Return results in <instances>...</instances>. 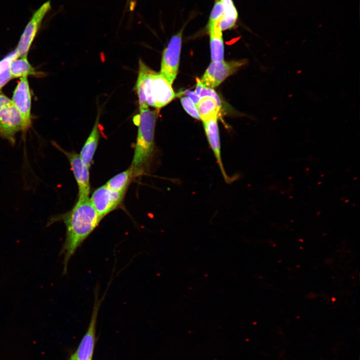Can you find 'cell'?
Returning <instances> with one entry per match:
<instances>
[{"label": "cell", "mask_w": 360, "mask_h": 360, "mask_svg": "<svg viewBox=\"0 0 360 360\" xmlns=\"http://www.w3.org/2000/svg\"><path fill=\"white\" fill-rule=\"evenodd\" d=\"M102 218L97 213L88 198L78 200L70 211L50 220L48 224L61 220L66 227V238L60 252L63 257L64 274L67 272L72 257Z\"/></svg>", "instance_id": "obj_1"}, {"label": "cell", "mask_w": 360, "mask_h": 360, "mask_svg": "<svg viewBox=\"0 0 360 360\" xmlns=\"http://www.w3.org/2000/svg\"><path fill=\"white\" fill-rule=\"evenodd\" d=\"M135 90L140 108L152 106L158 110L176 96L169 82L160 72L150 68L140 58Z\"/></svg>", "instance_id": "obj_2"}, {"label": "cell", "mask_w": 360, "mask_h": 360, "mask_svg": "<svg viewBox=\"0 0 360 360\" xmlns=\"http://www.w3.org/2000/svg\"><path fill=\"white\" fill-rule=\"evenodd\" d=\"M158 113V109L140 108V114L134 121L138 126L134 157L131 164L134 176L142 174L151 160L154 148L155 126Z\"/></svg>", "instance_id": "obj_3"}, {"label": "cell", "mask_w": 360, "mask_h": 360, "mask_svg": "<svg viewBox=\"0 0 360 360\" xmlns=\"http://www.w3.org/2000/svg\"><path fill=\"white\" fill-rule=\"evenodd\" d=\"M106 292L98 298V288H95L94 300L90 320L87 331L83 336L76 352L69 360H92L96 342V330L97 318L100 306L105 297Z\"/></svg>", "instance_id": "obj_4"}, {"label": "cell", "mask_w": 360, "mask_h": 360, "mask_svg": "<svg viewBox=\"0 0 360 360\" xmlns=\"http://www.w3.org/2000/svg\"><path fill=\"white\" fill-rule=\"evenodd\" d=\"M183 28L173 36L164 50L160 73L172 84L178 70Z\"/></svg>", "instance_id": "obj_5"}, {"label": "cell", "mask_w": 360, "mask_h": 360, "mask_svg": "<svg viewBox=\"0 0 360 360\" xmlns=\"http://www.w3.org/2000/svg\"><path fill=\"white\" fill-rule=\"evenodd\" d=\"M246 62L244 60L225 62H212L200 79V83L213 88L219 86L227 78L236 72Z\"/></svg>", "instance_id": "obj_6"}, {"label": "cell", "mask_w": 360, "mask_h": 360, "mask_svg": "<svg viewBox=\"0 0 360 360\" xmlns=\"http://www.w3.org/2000/svg\"><path fill=\"white\" fill-rule=\"evenodd\" d=\"M51 9L50 0L43 4L32 14L15 50L18 57L28 56L30 46L40 28L42 20Z\"/></svg>", "instance_id": "obj_7"}, {"label": "cell", "mask_w": 360, "mask_h": 360, "mask_svg": "<svg viewBox=\"0 0 360 360\" xmlns=\"http://www.w3.org/2000/svg\"><path fill=\"white\" fill-rule=\"evenodd\" d=\"M124 196V192L112 190L104 184L96 189L90 200L98 215L104 218L120 204Z\"/></svg>", "instance_id": "obj_8"}, {"label": "cell", "mask_w": 360, "mask_h": 360, "mask_svg": "<svg viewBox=\"0 0 360 360\" xmlns=\"http://www.w3.org/2000/svg\"><path fill=\"white\" fill-rule=\"evenodd\" d=\"M21 130H24L22 116L11 102L0 110V136L14 144L16 134Z\"/></svg>", "instance_id": "obj_9"}, {"label": "cell", "mask_w": 360, "mask_h": 360, "mask_svg": "<svg viewBox=\"0 0 360 360\" xmlns=\"http://www.w3.org/2000/svg\"><path fill=\"white\" fill-rule=\"evenodd\" d=\"M55 146L66 155L70 162L78 186V200L88 198L90 192L89 168L83 162L78 154L67 152L56 144Z\"/></svg>", "instance_id": "obj_10"}, {"label": "cell", "mask_w": 360, "mask_h": 360, "mask_svg": "<svg viewBox=\"0 0 360 360\" xmlns=\"http://www.w3.org/2000/svg\"><path fill=\"white\" fill-rule=\"evenodd\" d=\"M12 104L20 113L24 130L31 125V95L28 77L22 78L13 93Z\"/></svg>", "instance_id": "obj_11"}, {"label": "cell", "mask_w": 360, "mask_h": 360, "mask_svg": "<svg viewBox=\"0 0 360 360\" xmlns=\"http://www.w3.org/2000/svg\"><path fill=\"white\" fill-rule=\"evenodd\" d=\"M202 122L208 144L220 168L222 174L225 180L229 182L230 180L226 174L222 162L218 118L205 120L202 121Z\"/></svg>", "instance_id": "obj_12"}, {"label": "cell", "mask_w": 360, "mask_h": 360, "mask_svg": "<svg viewBox=\"0 0 360 360\" xmlns=\"http://www.w3.org/2000/svg\"><path fill=\"white\" fill-rule=\"evenodd\" d=\"M100 112L97 114L92 131L88 137L80 154V156L83 162L89 168L96 150L100 138Z\"/></svg>", "instance_id": "obj_13"}, {"label": "cell", "mask_w": 360, "mask_h": 360, "mask_svg": "<svg viewBox=\"0 0 360 360\" xmlns=\"http://www.w3.org/2000/svg\"><path fill=\"white\" fill-rule=\"evenodd\" d=\"M222 4L223 12L218 24V28L222 32L235 27L238 14L233 0H220Z\"/></svg>", "instance_id": "obj_14"}, {"label": "cell", "mask_w": 360, "mask_h": 360, "mask_svg": "<svg viewBox=\"0 0 360 360\" xmlns=\"http://www.w3.org/2000/svg\"><path fill=\"white\" fill-rule=\"evenodd\" d=\"M196 107L202 121L218 118L221 108L214 98L207 96L201 98Z\"/></svg>", "instance_id": "obj_15"}, {"label": "cell", "mask_w": 360, "mask_h": 360, "mask_svg": "<svg viewBox=\"0 0 360 360\" xmlns=\"http://www.w3.org/2000/svg\"><path fill=\"white\" fill-rule=\"evenodd\" d=\"M12 78L28 77L30 75H36V72L28 60V56L15 58L10 66Z\"/></svg>", "instance_id": "obj_16"}, {"label": "cell", "mask_w": 360, "mask_h": 360, "mask_svg": "<svg viewBox=\"0 0 360 360\" xmlns=\"http://www.w3.org/2000/svg\"><path fill=\"white\" fill-rule=\"evenodd\" d=\"M133 176V170L130 166L126 170L111 178L106 185L112 190L125 192Z\"/></svg>", "instance_id": "obj_17"}, {"label": "cell", "mask_w": 360, "mask_h": 360, "mask_svg": "<svg viewBox=\"0 0 360 360\" xmlns=\"http://www.w3.org/2000/svg\"><path fill=\"white\" fill-rule=\"evenodd\" d=\"M210 35L211 58L212 62L224 60V42L222 32L214 31L208 32Z\"/></svg>", "instance_id": "obj_18"}, {"label": "cell", "mask_w": 360, "mask_h": 360, "mask_svg": "<svg viewBox=\"0 0 360 360\" xmlns=\"http://www.w3.org/2000/svg\"><path fill=\"white\" fill-rule=\"evenodd\" d=\"M18 57L14 50L0 61V88L12 78L10 72V66L12 62Z\"/></svg>", "instance_id": "obj_19"}, {"label": "cell", "mask_w": 360, "mask_h": 360, "mask_svg": "<svg viewBox=\"0 0 360 360\" xmlns=\"http://www.w3.org/2000/svg\"><path fill=\"white\" fill-rule=\"evenodd\" d=\"M222 12L223 8L222 2L220 0H216L210 12L206 25L208 32L216 30H220L218 28V24L222 17Z\"/></svg>", "instance_id": "obj_20"}, {"label": "cell", "mask_w": 360, "mask_h": 360, "mask_svg": "<svg viewBox=\"0 0 360 360\" xmlns=\"http://www.w3.org/2000/svg\"><path fill=\"white\" fill-rule=\"evenodd\" d=\"M195 92L200 98L207 96L214 98L221 106V101L217 93L213 88L202 85L198 78H196V86Z\"/></svg>", "instance_id": "obj_21"}, {"label": "cell", "mask_w": 360, "mask_h": 360, "mask_svg": "<svg viewBox=\"0 0 360 360\" xmlns=\"http://www.w3.org/2000/svg\"><path fill=\"white\" fill-rule=\"evenodd\" d=\"M180 101L184 108L188 114L194 118L200 120L196 105L188 97L183 96Z\"/></svg>", "instance_id": "obj_22"}, {"label": "cell", "mask_w": 360, "mask_h": 360, "mask_svg": "<svg viewBox=\"0 0 360 360\" xmlns=\"http://www.w3.org/2000/svg\"><path fill=\"white\" fill-rule=\"evenodd\" d=\"M186 96L188 97L196 105L201 98L195 91L186 90L184 92Z\"/></svg>", "instance_id": "obj_23"}, {"label": "cell", "mask_w": 360, "mask_h": 360, "mask_svg": "<svg viewBox=\"0 0 360 360\" xmlns=\"http://www.w3.org/2000/svg\"><path fill=\"white\" fill-rule=\"evenodd\" d=\"M12 100L6 96L0 94V110L4 106L11 103Z\"/></svg>", "instance_id": "obj_24"}, {"label": "cell", "mask_w": 360, "mask_h": 360, "mask_svg": "<svg viewBox=\"0 0 360 360\" xmlns=\"http://www.w3.org/2000/svg\"><path fill=\"white\" fill-rule=\"evenodd\" d=\"M130 0V8L131 10H133L135 4H134V3L133 2V0Z\"/></svg>", "instance_id": "obj_25"}, {"label": "cell", "mask_w": 360, "mask_h": 360, "mask_svg": "<svg viewBox=\"0 0 360 360\" xmlns=\"http://www.w3.org/2000/svg\"><path fill=\"white\" fill-rule=\"evenodd\" d=\"M0 89H1V88H0Z\"/></svg>", "instance_id": "obj_26"}]
</instances>
